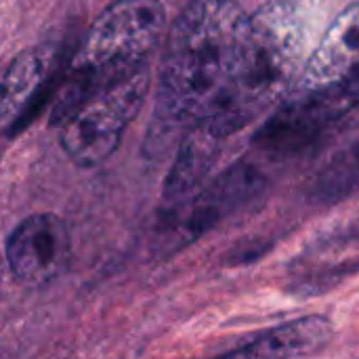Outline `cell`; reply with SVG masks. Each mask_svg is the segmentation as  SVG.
<instances>
[{
  "label": "cell",
  "instance_id": "obj_1",
  "mask_svg": "<svg viewBox=\"0 0 359 359\" xmlns=\"http://www.w3.org/2000/svg\"><path fill=\"white\" fill-rule=\"evenodd\" d=\"M248 15L231 0H191L168 29L158 118L168 126L202 124L225 90Z\"/></svg>",
  "mask_w": 359,
  "mask_h": 359
},
{
  "label": "cell",
  "instance_id": "obj_2",
  "mask_svg": "<svg viewBox=\"0 0 359 359\" xmlns=\"http://www.w3.org/2000/svg\"><path fill=\"white\" fill-rule=\"evenodd\" d=\"M305 50L301 13L273 2L246 19L225 90L200 124L225 139L273 105L292 84Z\"/></svg>",
  "mask_w": 359,
  "mask_h": 359
},
{
  "label": "cell",
  "instance_id": "obj_3",
  "mask_svg": "<svg viewBox=\"0 0 359 359\" xmlns=\"http://www.w3.org/2000/svg\"><path fill=\"white\" fill-rule=\"evenodd\" d=\"M166 32L160 0H116L90 25L57 93L50 122L63 126L97 90L145 67Z\"/></svg>",
  "mask_w": 359,
  "mask_h": 359
},
{
  "label": "cell",
  "instance_id": "obj_4",
  "mask_svg": "<svg viewBox=\"0 0 359 359\" xmlns=\"http://www.w3.org/2000/svg\"><path fill=\"white\" fill-rule=\"evenodd\" d=\"M149 90L147 67L90 95L61 126V147L78 166L93 168L105 162L135 120Z\"/></svg>",
  "mask_w": 359,
  "mask_h": 359
},
{
  "label": "cell",
  "instance_id": "obj_5",
  "mask_svg": "<svg viewBox=\"0 0 359 359\" xmlns=\"http://www.w3.org/2000/svg\"><path fill=\"white\" fill-rule=\"evenodd\" d=\"M265 175L250 162H236L221 172L185 204L168 212L158 227V246L164 255H172L196 242L223 219L248 206L265 191Z\"/></svg>",
  "mask_w": 359,
  "mask_h": 359
},
{
  "label": "cell",
  "instance_id": "obj_6",
  "mask_svg": "<svg viewBox=\"0 0 359 359\" xmlns=\"http://www.w3.org/2000/svg\"><path fill=\"white\" fill-rule=\"evenodd\" d=\"M347 114L324 90H297L263 122L252 143L271 156H294L330 133Z\"/></svg>",
  "mask_w": 359,
  "mask_h": 359
},
{
  "label": "cell",
  "instance_id": "obj_7",
  "mask_svg": "<svg viewBox=\"0 0 359 359\" xmlns=\"http://www.w3.org/2000/svg\"><path fill=\"white\" fill-rule=\"evenodd\" d=\"M69 233L65 223L48 212L23 219L6 240V261L17 282L29 288L50 284L65 267Z\"/></svg>",
  "mask_w": 359,
  "mask_h": 359
},
{
  "label": "cell",
  "instance_id": "obj_8",
  "mask_svg": "<svg viewBox=\"0 0 359 359\" xmlns=\"http://www.w3.org/2000/svg\"><path fill=\"white\" fill-rule=\"evenodd\" d=\"M359 65V4L343 11L309 57L297 90H322L339 84Z\"/></svg>",
  "mask_w": 359,
  "mask_h": 359
},
{
  "label": "cell",
  "instance_id": "obj_9",
  "mask_svg": "<svg viewBox=\"0 0 359 359\" xmlns=\"http://www.w3.org/2000/svg\"><path fill=\"white\" fill-rule=\"evenodd\" d=\"M57 63V48L36 46L23 50L0 76V133L11 130L29 111Z\"/></svg>",
  "mask_w": 359,
  "mask_h": 359
},
{
  "label": "cell",
  "instance_id": "obj_10",
  "mask_svg": "<svg viewBox=\"0 0 359 359\" xmlns=\"http://www.w3.org/2000/svg\"><path fill=\"white\" fill-rule=\"evenodd\" d=\"M334 334L324 316H305L282 326H273L248 345L229 353L227 359H301L322 351Z\"/></svg>",
  "mask_w": 359,
  "mask_h": 359
},
{
  "label": "cell",
  "instance_id": "obj_11",
  "mask_svg": "<svg viewBox=\"0 0 359 359\" xmlns=\"http://www.w3.org/2000/svg\"><path fill=\"white\" fill-rule=\"evenodd\" d=\"M219 143L221 139L206 126L189 128L164 181V200L172 204L185 202L204 183L219 156Z\"/></svg>",
  "mask_w": 359,
  "mask_h": 359
},
{
  "label": "cell",
  "instance_id": "obj_12",
  "mask_svg": "<svg viewBox=\"0 0 359 359\" xmlns=\"http://www.w3.org/2000/svg\"><path fill=\"white\" fill-rule=\"evenodd\" d=\"M359 189V135L316 175L309 198L318 204H334Z\"/></svg>",
  "mask_w": 359,
  "mask_h": 359
}]
</instances>
